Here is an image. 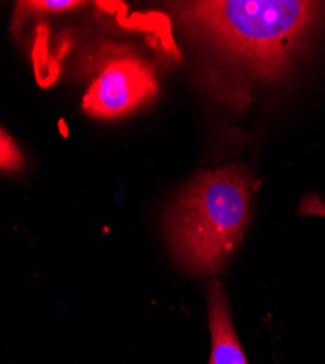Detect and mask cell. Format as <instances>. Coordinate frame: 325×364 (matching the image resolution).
<instances>
[{
  "label": "cell",
  "mask_w": 325,
  "mask_h": 364,
  "mask_svg": "<svg viewBox=\"0 0 325 364\" xmlns=\"http://www.w3.org/2000/svg\"><path fill=\"white\" fill-rule=\"evenodd\" d=\"M179 18L235 70L254 79L284 75L325 19L307 0H219L174 4Z\"/></svg>",
  "instance_id": "1"
},
{
  "label": "cell",
  "mask_w": 325,
  "mask_h": 364,
  "mask_svg": "<svg viewBox=\"0 0 325 364\" xmlns=\"http://www.w3.org/2000/svg\"><path fill=\"white\" fill-rule=\"evenodd\" d=\"M252 190L241 165L200 171L164 218L174 261L197 277L223 271L251 222Z\"/></svg>",
  "instance_id": "2"
},
{
  "label": "cell",
  "mask_w": 325,
  "mask_h": 364,
  "mask_svg": "<svg viewBox=\"0 0 325 364\" xmlns=\"http://www.w3.org/2000/svg\"><path fill=\"white\" fill-rule=\"evenodd\" d=\"M158 94L149 65L133 55L115 57L92 80L83 98V109L94 117H122Z\"/></svg>",
  "instance_id": "3"
},
{
  "label": "cell",
  "mask_w": 325,
  "mask_h": 364,
  "mask_svg": "<svg viewBox=\"0 0 325 364\" xmlns=\"http://www.w3.org/2000/svg\"><path fill=\"white\" fill-rule=\"evenodd\" d=\"M22 165L21 151L14 143V140L2 130V169H18Z\"/></svg>",
  "instance_id": "6"
},
{
  "label": "cell",
  "mask_w": 325,
  "mask_h": 364,
  "mask_svg": "<svg viewBox=\"0 0 325 364\" xmlns=\"http://www.w3.org/2000/svg\"><path fill=\"white\" fill-rule=\"evenodd\" d=\"M208 316L212 340L208 364H250L233 328L226 289L218 280L209 283Z\"/></svg>",
  "instance_id": "4"
},
{
  "label": "cell",
  "mask_w": 325,
  "mask_h": 364,
  "mask_svg": "<svg viewBox=\"0 0 325 364\" xmlns=\"http://www.w3.org/2000/svg\"><path fill=\"white\" fill-rule=\"evenodd\" d=\"M85 5L83 2H73V0H46V2H21L18 4L16 19L23 21L26 16L34 14H47V12H63L72 8Z\"/></svg>",
  "instance_id": "5"
}]
</instances>
